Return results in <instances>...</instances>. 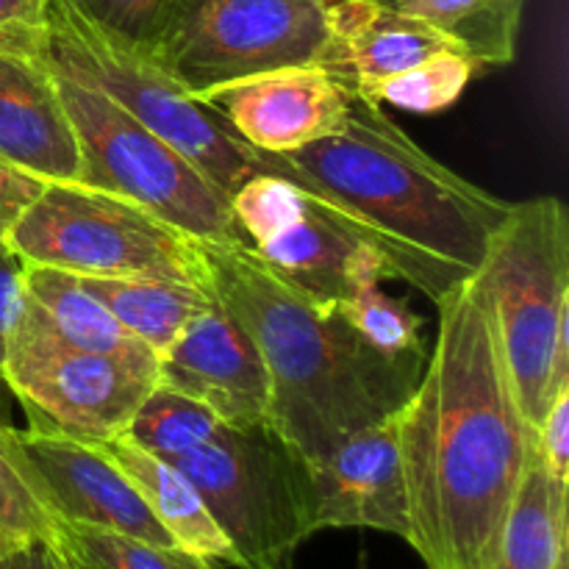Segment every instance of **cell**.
<instances>
[{"instance_id": "obj_1", "label": "cell", "mask_w": 569, "mask_h": 569, "mask_svg": "<svg viewBox=\"0 0 569 569\" xmlns=\"http://www.w3.org/2000/svg\"><path fill=\"white\" fill-rule=\"evenodd\" d=\"M437 339L398 411L409 545L428 569H483L537 456L478 270L439 300Z\"/></svg>"}, {"instance_id": "obj_2", "label": "cell", "mask_w": 569, "mask_h": 569, "mask_svg": "<svg viewBox=\"0 0 569 569\" xmlns=\"http://www.w3.org/2000/svg\"><path fill=\"white\" fill-rule=\"evenodd\" d=\"M259 172L298 183L433 303L481 270L515 206L428 156L356 94L337 133L295 153L259 150Z\"/></svg>"}, {"instance_id": "obj_3", "label": "cell", "mask_w": 569, "mask_h": 569, "mask_svg": "<svg viewBox=\"0 0 569 569\" xmlns=\"http://www.w3.org/2000/svg\"><path fill=\"white\" fill-rule=\"evenodd\" d=\"M206 289L248 333L270 376V422L309 465L350 433L398 415L426 359L378 353L345 322L272 276L250 248L198 242Z\"/></svg>"}, {"instance_id": "obj_4", "label": "cell", "mask_w": 569, "mask_h": 569, "mask_svg": "<svg viewBox=\"0 0 569 569\" xmlns=\"http://www.w3.org/2000/svg\"><path fill=\"white\" fill-rule=\"evenodd\" d=\"M42 64L89 83L187 156L228 198L259 172V150L237 137L220 114L192 98L150 53L120 42L70 0H50Z\"/></svg>"}, {"instance_id": "obj_5", "label": "cell", "mask_w": 569, "mask_h": 569, "mask_svg": "<svg viewBox=\"0 0 569 569\" xmlns=\"http://www.w3.org/2000/svg\"><path fill=\"white\" fill-rule=\"evenodd\" d=\"M176 465L237 553V569H292L315 537L309 461L272 428L226 426Z\"/></svg>"}, {"instance_id": "obj_6", "label": "cell", "mask_w": 569, "mask_h": 569, "mask_svg": "<svg viewBox=\"0 0 569 569\" xmlns=\"http://www.w3.org/2000/svg\"><path fill=\"white\" fill-rule=\"evenodd\" d=\"M56 87L81 144L76 183L117 194L203 244L248 248L228 198L187 156L100 89L64 76Z\"/></svg>"}, {"instance_id": "obj_7", "label": "cell", "mask_w": 569, "mask_h": 569, "mask_svg": "<svg viewBox=\"0 0 569 569\" xmlns=\"http://www.w3.org/2000/svg\"><path fill=\"white\" fill-rule=\"evenodd\" d=\"M498 317L500 342L520 409L542 422L553 389L559 326L569 322V217L559 198L511 206L481 267ZM567 387V383H565Z\"/></svg>"}, {"instance_id": "obj_8", "label": "cell", "mask_w": 569, "mask_h": 569, "mask_svg": "<svg viewBox=\"0 0 569 569\" xmlns=\"http://www.w3.org/2000/svg\"><path fill=\"white\" fill-rule=\"evenodd\" d=\"M3 244L26 264L78 278L144 276L206 287L198 239L83 183H48Z\"/></svg>"}, {"instance_id": "obj_9", "label": "cell", "mask_w": 569, "mask_h": 569, "mask_svg": "<svg viewBox=\"0 0 569 569\" xmlns=\"http://www.w3.org/2000/svg\"><path fill=\"white\" fill-rule=\"evenodd\" d=\"M331 22L317 0H178L150 59L183 89L320 64Z\"/></svg>"}, {"instance_id": "obj_10", "label": "cell", "mask_w": 569, "mask_h": 569, "mask_svg": "<svg viewBox=\"0 0 569 569\" xmlns=\"http://www.w3.org/2000/svg\"><path fill=\"white\" fill-rule=\"evenodd\" d=\"M159 370L39 337L14 317L0 383L28 417V431L103 445L128 431Z\"/></svg>"}, {"instance_id": "obj_11", "label": "cell", "mask_w": 569, "mask_h": 569, "mask_svg": "<svg viewBox=\"0 0 569 569\" xmlns=\"http://www.w3.org/2000/svg\"><path fill=\"white\" fill-rule=\"evenodd\" d=\"M231 214L248 248L287 287L320 306L350 298L361 281H383L392 270L378 250L356 239L337 214L298 183L256 172L231 198Z\"/></svg>"}, {"instance_id": "obj_12", "label": "cell", "mask_w": 569, "mask_h": 569, "mask_svg": "<svg viewBox=\"0 0 569 569\" xmlns=\"http://www.w3.org/2000/svg\"><path fill=\"white\" fill-rule=\"evenodd\" d=\"M261 153H295L345 126L353 94L320 64L281 67L192 92Z\"/></svg>"}, {"instance_id": "obj_13", "label": "cell", "mask_w": 569, "mask_h": 569, "mask_svg": "<svg viewBox=\"0 0 569 569\" xmlns=\"http://www.w3.org/2000/svg\"><path fill=\"white\" fill-rule=\"evenodd\" d=\"M22 459L53 520L126 533L142 542L176 548L131 478L100 445L17 431Z\"/></svg>"}, {"instance_id": "obj_14", "label": "cell", "mask_w": 569, "mask_h": 569, "mask_svg": "<svg viewBox=\"0 0 569 569\" xmlns=\"http://www.w3.org/2000/svg\"><path fill=\"white\" fill-rule=\"evenodd\" d=\"M226 426L270 422V376L248 328L214 298L159 356V381Z\"/></svg>"}, {"instance_id": "obj_15", "label": "cell", "mask_w": 569, "mask_h": 569, "mask_svg": "<svg viewBox=\"0 0 569 569\" xmlns=\"http://www.w3.org/2000/svg\"><path fill=\"white\" fill-rule=\"evenodd\" d=\"M315 489V531L370 528L409 542V495L400 459L398 415L350 433L331 453L309 465Z\"/></svg>"}, {"instance_id": "obj_16", "label": "cell", "mask_w": 569, "mask_h": 569, "mask_svg": "<svg viewBox=\"0 0 569 569\" xmlns=\"http://www.w3.org/2000/svg\"><path fill=\"white\" fill-rule=\"evenodd\" d=\"M328 22L331 33L320 67L361 100H370L378 83L428 56L461 50L431 22L383 0H342L328 9Z\"/></svg>"}, {"instance_id": "obj_17", "label": "cell", "mask_w": 569, "mask_h": 569, "mask_svg": "<svg viewBox=\"0 0 569 569\" xmlns=\"http://www.w3.org/2000/svg\"><path fill=\"white\" fill-rule=\"evenodd\" d=\"M0 161L44 183H76L81 144L42 61L0 53Z\"/></svg>"}, {"instance_id": "obj_18", "label": "cell", "mask_w": 569, "mask_h": 569, "mask_svg": "<svg viewBox=\"0 0 569 569\" xmlns=\"http://www.w3.org/2000/svg\"><path fill=\"white\" fill-rule=\"evenodd\" d=\"M17 320L64 348L114 356L159 370V356L122 328L117 317L70 272L22 261V300Z\"/></svg>"}, {"instance_id": "obj_19", "label": "cell", "mask_w": 569, "mask_h": 569, "mask_svg": "<svg viewBox=\"0 0 569 569\" xmlns=\"http://www.w3.org/2000/svg\"><path fill=\"white\" fill-rule=\"evenodd\" d=\"M100 448L131 478L137 492L153 511L159 526L170 533L176 548L209 561L217 569L239 567L231 542L220 531L214 517L209 515L194 483L176 465L139 448L128 433L109 439Z\"/></svg>"}, {"instance_id": "obj_20", "label": "cell", "mask_w": 569, "mask_h": 569, "mask_svg": "<svg viewBox=\"0 0 569 569\" xmlns=\"http://www.w3.org/2000/svg\"><path fill=\"white\" fill-rule=\"evenodd\" d=\"M78 281L156 356L164 353L178 333L211 306L209 289L187 281H170V278L131 276L78 278Z\"/></svg>"}, {"instance_id": "obj_21", "label": "cell", "mask_w": 569, "mask_h": 569, "mask_svg": "<svg viewBox=\"0 0 569 569\" xmlns=\"http://www.w3.org/2000/svg\"><path fill=\"white\" fill-rule=\"evenodd\" d=\"M567 503L569 489L556 487L533 456L483 569H559L567 561Z\"/></svg>"}, {"instance_id": "obj_22", "label": "cell", "mask_w": 569, "mask_h": 569, "mask_svg": "<svg viewBox=\"0 0 569 569\" xmlns=\"http://www.w3.org/2000/svg\"><path fill=\"white\" fill-rule=\"evenodd\" d=\"M526 3L528 0H395L392 6L431 22L478 67H506L515 61Z\"/></svg>"}, {"instance_id": "obj_23", "label": "cell", "mask_w": 569, "mask_h": 569, "mask_svg": "<svg viewBox=\"0 0 569 569\" xmlns=\"http://www.w3.org/2000/svg\"><path fill=\"white\" fill-rule=\"evenodd\" d=\"M220 428V417L206 409L203 403L164 387V383H156L137 409L126 433L139 448L150 450L159 459L178 461L181 456L211 442Z\"/></svg>"}, {"instance_id": "obj_24", "label": "cell", "mask_w": 569, "mask_h": 569, "mask_svg": "<svg viewBox=\"0 0 569 569\" xmlns=\"http://www.w3.org/2000/svg\"><path fill=\"white\" fill-rule=\"evenodd\" d=\"M53 542L76 569H217L181 548H161L126 533L56 520Z\"/></svg>"}, {"instance_id": "obj_25", "label": "cell", "mask_w": 569, "mask_h": 569, "mask_svg": "<svg viewBox=\"0 0 569 569\" xmlns=\"http://www.w3.org/2000/svg\"><path fill=\"white\" fill-rule=\"evenodd\" d=\"M339 315L350 328L378 353L392 359H426L422 317L406 306V300L387 298L381 281H361L359 287L337 303Z\"/></svg>"}, {"instance_id": "obj_26", "label": "cell", "mask_w": 569, "mask_h": 569, "mask_svg": "<svg viewBox=\"0 0 569 569\" xmlns=\"http://www.w3.org/2000/svg\"><path fill=\"white\" fill-rule=\"evenodd\" d=\"M53 515L22 459L17 428L0 417V553L31 539H53Z\"/></svg>"}, {"instance_id": "obj_27", "label": "cell", "mask_w": 569, "mask_h": 569, "mask_svg": "<svg viewBox=\"0 0 569 569\" xmlns=\"http://www.w3.org/2000/svg\"><path fill=\"white\" fill-rule=\"evenodd\" d=\"M478 70L481 67L461 50H442L411 70L378 83L370 94V103H392L417 114L445 111L465 94L467 83L476 78Z\"/></svg>"}, {"instance_id": "obj_28", "label": "cell", "mask_w": 569, "mask_h": 569, "mask_svg": "<svg viewBox=\"0 0 569 569\" xmlns=\"http://www.w3.org/2000/svg\"><path fill=\"white\" fill-rule=\"evenodd\" d=\"M70 3L106 33L150 53L178 0H70Z\"/></svg>"}, {"instance_id": "obj_29", "label": "cell", "mask_w": 569, "mask_h": 569, "mask_svg": "<svg viewBox=\"0 0 569 569\" xmlns=\"http://www.w3.org/2000/svg\"><path fill=\"white\" fill-rule=\"evenodd\" d=\"M50 0H0V53L42 61Z\"/></svg>"}, {"instance_id": "obj_30", "label": "cell", "mask_w": 569, "mask_h": 569, "mask_svg": "<svg viewBox=\"0 0 569 569\" xmlns=\"http://www.w3.org/2000/svg\"><path fill=\"white\" fill-rule=\"evenodd\" d=\"M537 459L556 487L569 489V383L556 392L537 426Z\"/></svg>"}, {"instance_id": "obj_31", "label": "cell", "mask_w": 569, "mask_h": 569, "mask_svg": "<svg viewBox=\"0 0 569 569\" xmlns=\"http://www.w3.org/2000/svg\"><path fill=\"white\" fill-rule=\"evenodd\" d=\"M48 187L39 178L17 170V167L0 161V242H6L14 222L20 220L22 211L39 198V192Z\"/></svg>"}, {"instance_id": "obj_32", "label": "cell", "mask_w": 569, "mask_h": 569, "mask_svg": "<svg viewBox=\"0 0 569 569\" xmlns=\"http://www.w3.org/2000/svg\"><path fill=\"white\" fill-rule=\"evenodd\" d=\"M22 300V259H17L6 244H0V367L9 328L14 322Z\"/></svg>"}, {"instance_id": "obj_33", "label": "cell", "mask_w": 569, "mask_h": 569, "mask_svg": "<svg viewBox=\"0 0 569 569\" xmlns=\"http://www.w3.org/2000/svg\"><path fill=\"white\" fill-rule=\"evenodd\" d=\"M0 556H3L6 569H76L56 548L53 539H31Z\"/></svg>"}, {"instance_id": "obj_34", "label": "cell", "mask_w": 569, "mask_h": 569, "mask_svg": "<svg viewBox=\"0 0 569 569\" xmlns=\"http://www.w3.org/2000/svg\"><path fill=\"white\" fill-rule=\"evenodd\" d=\"M317 3H322V6H326V9H331V6L342 3V0H317Z\"/></svg>"}, {"instance_id": "obj_35", "label": "cell", "mask_w": 569, "mask_h": 569, "mask_svg": "<svg viewBox=\"0 0 569 569\" xmlns=\"http://www.w3.org/2000/svg\"><path fill=\"white\" fill-rule=\"evenodd\" d=\"M0 569H6V565H3V556H0Z\"/></svg>"}, {"instance_id": "obj_36", "label": "cell", "mask_w": 569, "mask_h": 569, "mask_svg": "<svg viewBox=\"0 0 569 569\" xmlns=\"http://www.w3.org/2000/svg\"><path fill=\"white\" fill-rule=\"evenodd\" d=\"M559 569H567V561H565V565H561V567H559Z\"/></svg>"}, {"instance_id": "obj_37", "label": "cell", "mask_w": 569, "mask_h": 569, "mask_svg": "<svg viewBox=\"0 0 569 569\" xmlns=\"http://www.w3.org/2000/svg\"><path fill=\"white\" fill-rule=\"evenodd\" d=\"M383 3H395V0H383Z\"/></svg>"}, {"instance_id": "obj_38", "label": "cell", "mask_w": 569, "mask_h": 569, "mask_svg": "<svg viewBox=\"0 0 569 569\" xmlns=\"http://www.w3.org/2000/svg\"><path fill=\"white\" fill-rule=\"evenodd\" d=\"M0 244H3V242H0Z\"/></svg>"}]
</instances>
